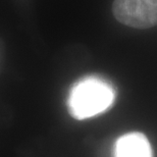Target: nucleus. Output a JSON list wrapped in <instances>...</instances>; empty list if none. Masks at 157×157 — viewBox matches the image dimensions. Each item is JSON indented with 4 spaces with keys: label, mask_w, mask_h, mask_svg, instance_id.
<instances>
[{
    "label": "nucleus",
    "mask_w": 157,
    "mask_h": 157,
    "mask_svg": "<svg viewBox=\"0 0 157 157\" xmlns=\"http://www.w3.org/2000/svg\"><path fill=\"white\" fill-rule=\"evenodd\" d=\"M114 100L115 90L108 81L98 76H88L71 87L67 109L74 118L82 121L106 111Z\"/></svg>",
    "instance_id": "obj_1"
},
{
    "label": "nucleus",
    "mask_w": 157,
    "mask_h": 157,
    "mask_svg": "<svg viewBox=\"0 0 157 157\" xmlns=\"http://www.w3.org/2000/svg\"><path fill=\"white\" fill-rule=\"evenodd\" d=\"M115 157H152V148L145 135L132 132L117 139Z\"/></svg>",
    "instance_id": "obj_3"
},
{
    "label": "nucleus",
    "mask_w": 157,
    "mask_h": 157,
    "mask_svg": "<svg viewBox=\"0 0 157 157\" xmlns=\"http://www.w3.org/2000/svg\"><path fill=\"white\" fill-rule=\"evenodd\" d=\"M112 11L119 23L136 29L157 25V0H114Z\"/></svg>",
    "instance_id": "obj_2"
}]
</instances>
